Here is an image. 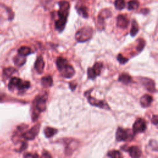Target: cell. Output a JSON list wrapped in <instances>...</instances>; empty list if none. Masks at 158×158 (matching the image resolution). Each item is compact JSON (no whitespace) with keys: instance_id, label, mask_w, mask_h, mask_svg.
Wrapping results in <instances>:
<instances>
[{"instance_id":"cell-16","label":"cell","mask_w":158,"mask_h":158,"mask_svg":"<svg viewBox=\"0 0 158 158\" xmlns=\"http://www.w3.org/2000/svg\"><path fill=\"white\" fill-rule=\"evenodd\" d=\"M41 85L44 88L50 87L52 86L53 83L52 78L51 75H47L46 77H44L41 78Z\"/></svg>"},{"instance_id":"cell-3","label":"cell","mask_w":158,"mask_h":158,"mask_svg":"<svg viewBox=\"0 0 158 158\" xmlns=\"http://www.w3.org/2000/svg\"><path fill=\"white\" fill-rule=\"evenodd\" d=\"M56 65L60 75L65 78H70L75 74L73 67L68 63V61L61 57H57L56 60Z\"/></svg>"},{"instance_id":"cell-9","label":"cell","mask_w":158,"mask_h":158,"mask_svg":"<svg viewBox=\"0 0 158 158\" xmlns=\"http://www.w3.org/2000/svg\"><path fill=\"white\" fill-rule=\"evenodd\" d=\"M140 81L148 91H149L151 93L156 92L155 83L152 80H151L150 78H148L141 77V78H140Z\"/></svg>"},{"instance_id":"cell-31","label":"cell","mask_w":158,"mask_h":158,"mask_svg":"<svg viewBox=\"0 0 158 158\" xmlns=\"http://www.w3.org/2000/svg\"><path fill=\"white\" fill-rule=\"evenodd\" d=\"M87 74H88V78L91 80H94L97 77L96 73L94 72L92 67H89L88 69Z\"/></svg>"},{"instance_id":"cell-1","label":"cell","mask_w":158,"mask_h":158,"mask_svg":"<svg viewBox=\"0 0 158 158\" xmlns=\"http://www.w3.org/2000/svg\"><path fill=\"white\" fill-rule=\"evenodd\" d=\"M58 5L59 7L57 12L59 18L56 20L54 27L56 30L62 32L64 30L67 21L70 4L69 2L66 1H60L58 2Z\"/></svg>"},{"instance_id":"cell-12","label":"cell","mask_w":158,"mask_h":158,"mask_svg":"<svg viewBox=\"0 0 158 158\" xmlns=\"http://www.w3.org/2000/svg\"><path fill=\"white\" fill-rule=\"evenodd\" d=\"M34 67L38 73L41 74L43 72L44 68V62L41 56H40L37 57L34 64Z\"/></svg>"},{"instance_id":"cell-27","label":"cell","mask_w":158,"mask_h":158,"mask_svg":"<svg viewBox=\"0 0 158 158\" xmlns=\"http://www.w3.org/2000/svg\"><path fill=\"white\" fill-rule=\"evenodd\" d=\"M107 156L112 158H119L122 157L121 153L117 150H111L107 154Z\"/></svg>"},{"instance_id":"cell-6","label":"cell","mask_w":158,"mask_h":158,"mask_svg":"<svg viewBox=\"0 0 158 158\" xmlns=\"http://www.w3.org/2000/svg\"><path fill=\"white\" fill-rule=\"evenodd\" d=\"M91 91H92V89L88 90L85 93V95L87 98L88 102L93 106H96V107H99L101 109H106V110H110V107L109 106L107 103L104 100H98L91 96L90 92Z\"/></svg>"},{"instance_id":"cell-38","label":"cell","mask_w":158,"mask_h":158,"mask_svg":"<svg viewBox=\"0 0 158 158\" xmlns=\"http://www.w3.org/2000/svg\"><path fill=\"white\" fill-rule=\"evenodd\" d=\"M149 12V9H147V8H144V9H143L141 10V12H142L143 14H145V15L147 14H148Z\"/></svg>"},{"instance_id":"cell-34","label":"cell","mask_w":158,"mask_h":158,"mask_svg":"<svg viewBox=\"0 0 158 158\" xmlns=\"http://www.w3.org/2000/svg\"><path fill=\"white\" fill-rule=\"evenodd\" d=\"M27 144L26 143H25V142L22 143V146H20V149H19V152H22V151H24V150L27 148Z\"/></svg>"},{"instance_id":"cell-8","label":"cell","mask_w":158,"mask_h":158,"mask_svg":"<svg viewBox=\"0 0 158 158\" xmlns=\"http://www.w3.org/2000/svg\"><path fill=\"white\" fill-rule=\"evenodd\" d=\"M146 121L141 118H138L136 120L135 123L133 125V131L135 134L143 133L146 130Z\"/></svg>"},{"instance_id":"cell-37","label":"cell","mask_w":158,"mask_h":158,"mask_svg":"<svg viewBox=\"0 0 158 158\" xmlns=\"http://www.w3.org/2000/svg\"><path fill=\"white\" fill-rule=\"evenodd\" d=\"M42 157H51V156L50 155V154L49 152H48L47 151H44V152H43L42 153Z\"/></svg>"},{"instance_id":"cell-2","label":"cell","mask_w":158,"mask_h":158,"mask_svg":"<svg viewBox=\"0 0 158 158\" xmlns=\"http://www.w3.org/2000/svg\"><path fill=\"white\" fill-rule=\"evenodd\" d=\"M48 98V94L46 93L43 95H38L36 96L33 101V111L31 118L33 122L36 121L38 119L39 114L41 112H43L46 110V101Z\"/></svg>"},{"instance_id":"cell-18","label":"cell","mask_w":158,"mask_h":158,"mask_svg":"<svg viewBox=\"0 0 158 158\" xmlns=\"http://www.w3.org/2000/svg\"><path fill=\"white\" fill-rule=\"evenodd\" d=\"M31 53V49L28 46H22L18 49V54L22 56H27Z\"/></svg>"},{"instance_id":"cell-5","label":"cell","mask_w":158,"mask_h":158,"mask_svg":"<svg viewBox=\"0 0 158 158\" xmlns=\"http://www.w3.org/2000/svg\"><path fill=\"white\" fill-rule=\"evenodd\" d=\"M134 135L135 133L133 130L118 127L115 133V139L117 141H126L132 139L134 137Z\"/></svg>"},{"instance_id":"cell-23","label":"cell","mask_w":158,"mask_h":158,"mask_svg":"<svg viewBox=\"0 0 158 158\" xmlns=\"http://www.w3.org/2000/svg\"><path fill=\"white\" fill-rule=\"evenodd\" d=\"M139 2H138L137 1H135V0H131L128 2L127 8H128V10H135V9H138L139 7Z\"/></svg>"},{"instance_id":"cell-13","label":"cell","mask_w":158,"mask_h":158,"mask_svg":"<svg viewBox=\"0 0 158 158\" xmlns=\"http://www.w3.org/2000/svg\"><path fill=\"white\" fill-rule=\"evenodd\" d=\"M152 101H153L152 97L149 94H146L141 97V98L139 99V102H140L141 106L143 107L146 108V107H149L151 105Z\"/></svg>"},{"instance_id":"cell-17","label":"cell","mask_w":158,"mask_h":158,"mask_svg":"<svg viewBox=\"0 0 158 158\" xmlns=\"http://www.w3.org/2000/svg\"><path fill=\"white\" fill-rule=\"evenodd\" d=\"M118 80L122 83L127 85L131 81V77L127 73H122L119 76Z\"/></svg>"},{"instance_id":"cell-15","label":"cell","mask_w":158,"mask_h":158,"mask_svg":"<svg viewBox=\"0 0 158 158\" xmlns=\"http://www.w3.org/2000/svg\"><path fill=\"white\" fill-rule=\"evenodd\" d=\"M22 80L19 78L17 77H12L10 80L9 81V85H8V88L10 91L14 90L15 88H17L20 81Z\"/></svg>"},{"instance_id":"cell-20","label":"cell","mask_w":158,"mask_h":158,"mask_svg":"<svg viewBox=\"0 0 158 158\" xmlns=\"http://www.w3.org/2000/svg\"><path fill=\"white\" fill-rule=\"evenodd\" d=\"M14 62L16 65L22 66L25 63L26 59H25V57L22 56H20L18 54L14 57Z\"/></svg>"},{"instance_id":"cell-22","label":"cell","mask_w":158,"mask_h":158,"mask_svg":"<svg viewBox=\"0 0 158 158\" xmlns=\"http://www.w3.org/2000/svg\"><path fill=\"white\" fill-rule=\"evenodd\" d=\"M97 28L99 31L104 30L105 28V19L98 15L97 19Z\"/></svg>"},{"instance_id":"cell-36","label":"cell","mask_w":158,"mask_h":158,"mask_svg":"<svg viewBox=\"0 0 158 158\" xmlns=\"http://www.w3.org/2000/svg\"><path fill=\"white\" fill-rule=\"evenodd\" d=\"M23 157H39V156L38 154H30V153H27V154H24Z\"/></svg>"},{"instance_id":"cell-29","label":"cell","mask_w":158,"mask_h":158,"mask_svg":"<svg viewBox=\"0 0 158 158\" xmlns=\"http://www.w3.org/2000/svg\"><path fill=\"white\" fill-rule=\"evenodd\" d=\"M99 15H100L101 17H102V18L106 19H107L108 17H110L111 16V12L108 9H104L102 10L100 12Z\"/></svg>"},{"instance_id":"cell-7","label":"cell","mask_w":158,"mask_h":158,"mask_svg":"<svg viewBox=\"0 0 158 158\" xmlns=\"http://www.w3.org/2000/svg\"><path fill=\"white\" fill-rule=\"evenodd\" d=\"M41 127L40 123H37L32 127L30 130L24 132L22 134V137L27 140H32L38 135Z\"/></svg>"},{"instance_id":"cell-39","label":"cell","mask_w":158,"mask_h":158,"mask_svg":"<svg viewBox=\"0 0 158 158\" xmlns=\"http://www.w3.org/2000/svg\"><path fill=\"white\" fill-rule=\"evenodd\" d=\"M0 99H1V98H0Z\"/></svg>"},{"instance_id":"cell-28","label":"cell","mask_w":158,"mask_h":158,"mask_svg":"<svg viewBox=\"0 0 158 158\" xmlns=\"http://www.w3.org/2000/svg\"><path fill=\"white\" fill-rule=\"evenodd\" d=\"M16 70L13 67H7V68H5L3 70V73L5 76L9 77L10 76L12 75V74L15 72Z\"/></svg>"},{"instance_id":"cell-11","label":"cell","mask_w":158,"mask_h":158,"mask_svg":"<svg viewBox=\"0 0 158 158\" xmlns=\"http://www.w3.org/2000/svg\"><path fill=\"white\" fill-rule=\"evenodd\" d=\"M129 24V20L123 15H118L117 17V26L120 28H126Z\"/></svg>"},{"instance_id":"cell-33","label":"cell","mask_w":158,"mask_h":158,"mask_svg":"<svg viewBox=\"0 0 158 158\" xmlns=\"http://www.w3.org/2000/svg\"><path fill=\"white\" fill-rule=\"evenodd\" d=\"M158 122V118H157V115H154L151 118V123L155 125H157Z\"/></svg>"},{"instance_id":"cell-26","label":"cell","mask_w":158,"mask_h":158,"mask_svg":"<svg viewBox=\"0 0 158 158\" xmlns=\"http://www.w3.org/2000/svg\"><path fill=\"white\" fill-rule=\"evenodd\" d=\"M114 6L116 9L122 10L125 7V2L124 0H115Z\"/></svg>"},{"instance_id":"cell-14","label":"cell","mask_w":158,"mask_h":158,"mask_svg":"<svg viewBox=\"0 0 158 158\" xmlns=\"http://www.w3.org/2000/svg\"><path fill=\"white\" fill-rule=\"evenodd\" d=\"M76 10L78 14L81 15L83 18H88V8L83 5H78L76 6Z\"/></svg>"},{"instance_id":"cell-30","label":"cell","mask_w":158,"mask_h":158,"mask_svg":"<svg viewBox=\"0 0 158 158\" xmlns=\"http://www.w3.org/2000/svg\"><path fill=\"white\" fill-rule=\"evenodd\" d=\"M138 43L137 44L138 45L136 48V49L137 50V51L141 52L143 49V48L145 46V41L143 39H139L138 40Z\"/></svg>"},{"instance_id":"cell-10","label":"cell","mask_w":158,"mask_h":158,"mask_svg":"<svg viewBox=\"0 0 158 158\" xmlns=\"http://www.w3.org/2000/svg\"><path fill=\"white\" fill-rule=\"evenodd\" d=\"M121 149L128 152L131 157H139L141 155V149L139 148V147L136 146H131L127 148H125V146H122Z\"/></svg>"},{"instance_id":"cell-25","label":"cell","mask_w":158,"mask_h":158,"mask_svg":"<svg viewBox=\"0 0 158 158\" xmlns=\"http://www.w3.org/2000/svg\"><path fill=\"white\" fill-rule=\"evenodd\" d=\"M102 67H103V65H102V63H101V62H96L94 64V65L92 67V69H93V70L96 73V75L98 76V75H100Z\"/></svg>"},{"instance_id":"cell-32","label":"cell","mask_w":158,"mask_h":158,"mask_svg":"<svg viewBox=\"0 0 158 158\" xmlns=\"http://www.w3.org/2000/svg\"><path fill=\"white\" fill-rule=\"evenodd\" d=\"M117 60L122 64H124L125 63H127L128 60V59L124 57L123 56H122L121 54H119L117 55Z\"/></svg>"},{"instance_id":"cell-4","label":"cell","mask_w":158,"mask_h":158,"mask_svg":"<svg viewBox=\"0 0 158 158\" xmlns=\"http://www.w3.org/2000/svg\"><path fill=\"white\" fill-rule=\"evenodd\" d=\"M93 35V29L91 27H85L78 30L75 34V40L77 42L83 43L90 40Z\"/></svg>"},{"instance_id":"cell-24","label":"cell","mask_w":158,"mask_h":158,"mask_svg":"<svg viewBox=\"0 0 158 158\" xmlns=\"http://www.w3.org/2000/svg\"><path fill=\"white\" fill-rule=\"evenodd\" d=\"M30 86V83L28 81H23L21 80L20 82L17 89L19 90H25L29 88Z\"/></svg>"},{"instance_id":"cell-19","label":"cell","mask_w":158,"mask_h":158,"mask_svg":"<svg viewBox=\"0 0 158 158\" xmlns=\"http://www.w3.org/2000/svg\"><path fill=\"white\" fill-rule=\"evenodd\" d=\"M57 132V130L52 127H47L44 130V133L46 138H51Z\"/></svg>"},{"instance_id":"cell-35","label":"cell","mask_w":158,"mask_h":158,"mask_svg":"<svg viewBox=\"0 0 158 158\" xmlns=\"http://www.w3.org/2000/svg\"><path fill=\"white\" fill-rule=\"evenodd\" d=\"M69 86H70V88L71 89V90L73 91L77 86V83H74L73 82H70V83H69Z\"/></svg>"},{"instance_id":"cell-21","label":"cell","mask_w":158,"mask_h":158,"mask_svg":"<svg viewBox=\"0 0 158 158\" xmlns=\"http://www.w3.org/2000/svg\"><path fill=\"white\" fill-rule=\"evenodd\" d=\"M139 31V26L138 23L135 20H133L131 23V28L130 30V35L131 36H135Z\"/></svg>"}]
</instances>
